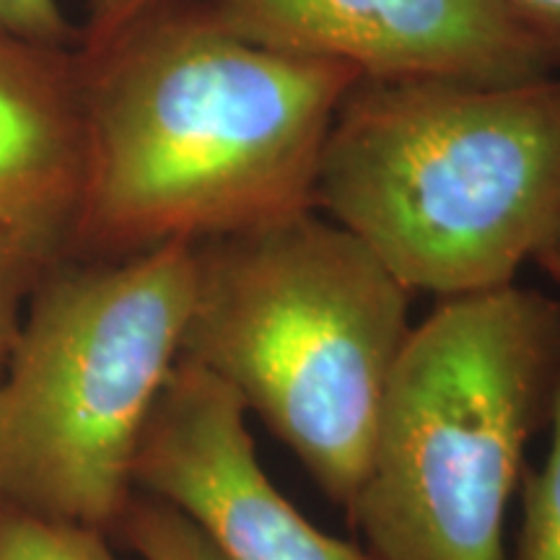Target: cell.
<instances>
[{
  "label": "cell",
  "instance_id": "8",
  "mask_svg": "<svg viewBox=\"0 0 560 560\" xmlns=\"http://www.w3.org/2000/svg\"><path fill=\"white\" fill-rule=\"evenodd\" d=\"M83 164L79 52L0 32V229L60 260L79 219Z\"/></svg>",
  "mask_w": 560,
  "mask_h": 560
},
{
  "label": "cell",
  "instance_id": "4",
  "mask_svg": "<svg viewBox=\"0 0 560 560\" xmlns=\"http://www.w3.org/2000/svg\"><path fill=\"white\" fill-rule=\"evenodd\" d=\"M560 392V299H441L397 355L348 522L374 560H506L509 503Z\"/></svg>",
  "mask_w": 560,
  "mask_h": 560
},
{
  "label": "cell",
  "instance_id": "3",
  "mask_svg": "<svg viewBox=\"0 0 560 560\" xmlns=\"http://www.w3.org/2000/svg\"><path fill=\"white\" fill-rule=\"evenodd\" d=\"M195 257L182 359L229 384L348 511L408 340L412 293L317 210L195 244Z\"/></svg>",
  "mask_w": 560,
  "mask_h": 560
},
{
  "label": "cell",
  "instance_id": "12",
  "mask_svg": "<svg viewBox=\"0 0 560 560\" xmlns=\"http://www.w3.org/2000/svg\"><path fill=\"white\" fill-rule=\"evenodd\" d=\"M55 262L30 242L0 229V371L19 338L34 289Z\"/></svg>",
  "mask_w": 560,
  "mask_h": 560
},
{
  "label": "cell",
  "instance_id": "13",
  "mask_svg": "<svg viewBox=\"0 0 560 560\" xmlns=\"http://www.w3.org/2000/svg\"><path fill=\"white\" fill-rule=\"evenodd\" d=\"M0 32L58 50L79 45L60 0H0Z\"/></svg>",
  "mask_w": 560,
  "mask_h": 560
},
{
  "label": "cell",
  "instance_id": "15",
  "mask_svg": "<svg viewBox=\"0 0 560 560\" xmlns=\"http://www.w3.org/2000/svg\"><path fill=\"white\" fill-rule=\"evenodd\" d=\"M506 3L545 42L560 68V0H506Z\"/></svg>",
  "mask_w": 560,
  "mask_h": 560
},
{
  "label": "cell",
  "instance_id": "14",
  "mask_svg": "<svg viewBox=\"0 0 560 560\" xmlns=\"http://www.w3.org/2000/svg\"><path fill=\"white\" fill-rule=\"evenodd\" d=\"M166 0H89L86 24L79 34V58L94 60L109 50L122 34L143 21Z\"/></svg>",
  "mask_w": 560,
  "mask_h": 560
},
{
  "label": "cell",
  "instance_id": "2",
  "mask_svg": "<svg viewBox=\"0 0 560 560\" xmlns=\"http://www.w3.org/2000/svg\"><path fill=\"white\" fill-rule=\"evenodd\" d=\"M314 210L410 293L501 289L527 265L560 283V73L359 81L327 136Z\"/></svg>",
  "mask_w": 560,
  "mask_h": 560
},
{
  "label": "cell",
  "instance_id": "10",
  "mask_svg": "<svg viewBox=\"0 0 560 560\" xmlns=\"http://www.w3.org/2000/svg\"><path fill=\"white\" fill-rule=\"evenodd\" d=\"M542 467L522 478V524L511 560H560V392Z\"/></svg>",
  "mask_w": 560,
  "mask_h": 560
},
{
  "label": "cell",
  "instance_id": "11",
  "mask_svg": "<svg viewBox=\"0 0 560 560\" xmlns=\"http://www.w3.org/2000/svg\"><path fill=\"white\" fill-rule=\"evenodd\" d=\"M112 535L120 537L140 560H215L185 516L140 493L132 495Z\"/></svg>",
  "mask_w": 560,
  "mask_h": 560
},
{
  "label": "cell",
  "instance_id": "7",
  "mask_svg": "<svg viewBox=\"0 0 560 560\" xmlns=\"http://www.w3.org/2000/svg\"><path fill=\"white\" fill-rule=\"evenodd\" d=\"M244 37L361 81H524L558 73L506 0H202Z\"/></svg>",
  "mask_w": 560,
  "mask_h": 560
},
{
  "label": "cell",
  "instance_id": "5",
  "mask_svg": "<svg viewBox=\"0 0 560 560\" xmlns=\"http://www.w3.org/2000/svg\"><path fill=\"white\" fill-rule=\"evenodd\" d=\"M195 280L182 242L42 276L0 371V506L115 532Z\"/></svg>",
  "mask_w": 560,
  "mask_h": 560
},
{
  "label": "cell",
  "instance_id": "9",
  "mask_svg": "<svg viewBox=\"0 0 560 560\" xmlns=\"http://www.w3.org/2000/svg\"><path fill=\"white\" fill-rule=\"evenodd\" d=\"M107 540L86 524L0 506V560H117Z\"/></svg>",
  "mask_w": 560,
  "mask_h": 560
},
{
  "label": "cell",
  "instance_id": "1",
  "mask_svg": "<svg viewBox=\"0 0 560 560\" xmlns=\"http://www.w3.org/2000/svg\"><path fill=\"white\" fill-rule=\"evenodd\" d=\"M86 164L70 247L120 260L314 210L359 73L260 45L202 0H166L81 60Z\"/></svg>",
  "mask_w": 560,
  "mask_h": 560
},
{
  "label": "cell",
  "instance_id": "6",
  "mask_svg": "<svg viewBox=\"0 0 560 560\" xmlns=\"http://www.w3.org/2000/svg\"><path fill=\"white\" fill-rule=\"evenodd\" d=\"M132 486L185 516L215 560H374L314 527L272 486L240 395L187 359L161 389Z\"/></svg>",
  "mask_w": 560,
  "mask_h": 560
}]
</instances>
